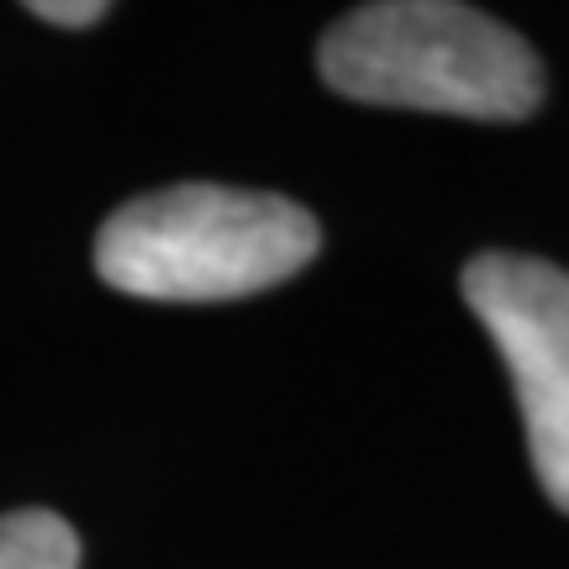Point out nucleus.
<instances>
[{
  "mask_svg": "<svg viewBox=\"0 0 569 569\" xmlns=\"http://www.w3.org/2000/svg\"><path fill=\"white\" fill-rule=\"evenodd\" d=\"M322 80L365 106L522 122L543 106V59L522 32L453 0H380L327 27Z\"/></svg>",
  "mask_w": 569,
  "mask_h": 569,
  "instance_id": "f257e3e1",
  "label": "nucleus"
},
{
  "mask_svg": "<svg viewBox=\"0 0 569 569\" xmlns=\"http://www.w3.org/2000/svg\"><path fill=\"white\" fill-rule=\"evenodd\" d=\"M317 248V217L284 196L169 184L106 217L96 274L142 301H238L301 274Z\"/></svg>",
  "mask_w": 569,
  "mask_h": 569,
  "instance_id": "f03ea898",
  "label": "nucleus"
},
{
  "mask_svg": "<svg viewBox=\"0 0 569 569\" xmlns=\"http://www.w3.org/2000/svg\"><path fill=\"white\" fill-rule=\"evenodd\" d=\"M459 284L517 386L538 486L569 511V269L532 253H480Z\"/></svg>",
  "mask_w": 569,
  "mask_h": 569,
  "instance_id": "7ed1b4c3",
  "label": "nucleus"
},
{
  "mask_svg": "<svg viewBox=\"0 0 569 569\" xmlns=\"http://www.w3.org/2000/svg\"><path fill=\"white\" fill-rule=\"evenodd\" d=\"M27 11L42 21H53V27H96V21L106 17L101 0H32Z\"/></svg>",
  "mask_w": 569,
  "mask_h": 569,
  "instance_id": "39448f33",
  "label": "nucleus"
},
{
  "mask_svg": "<svg viewBox=\"0 0 569 569\" xmlns=\"http://www.w3.org/2000/svg\"><path fill=\"white\" fill-rule=\"evenodd\" d=\"M0 569H80V538L53 511L0 517Z\"/></svg>",
  "mask_w": 569,
  "mask_h": 569,
  "instance_id": "20e7f679",
  "label": "nucleus"
}]
</instances>
